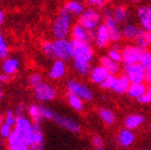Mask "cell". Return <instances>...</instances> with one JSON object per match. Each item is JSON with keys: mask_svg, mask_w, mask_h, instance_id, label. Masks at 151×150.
<instances>
[{"mask_svg": "<svg viewBox=\"0 0 151 150\" xmlns=\"http://www.w3.org/2000/svg\"><path fill=\"white\" fill-rule=\"evenodd\" d=\"M42 107V112H43V117L44 119H48V120H52L56 124H58L59 127L63 128L65 130L70 131V132H78L81 127H79L78 122L74 120V119L70 118V117H67V116H63L61 114L54 112L52 110H50V107L44 106V105H41Z\"/></svg>", "mask_w": 151, "mask_h": 150, "instance_id": "cell-1", "label": "cell"}, {"mask_svg": "<svg viewBox=\"0 0 151 150\" xmlns=\"http://www.w3.org/2000/svg\"><path fill=\"white\" fill-rule=\"evenodd\" d=\"M71 15L65 10H61L60 14L52 25V32L57 39H64L70 31Z\"/></svg>", "mask_w": 151, "mask_h": 150, "instance_id": "cell-2", "label": "cell"}, {"mask_svg": "<svg viewBox=\"0 0 151 150\" xmlns=\"http://www.w3.org/2000/svg\"><path fill=\"white\" fill-rule=\"evenodd\" d=\"M72 44V57L75 61H84L90 63L93 58V50L89 43L78 42V41H71Z\"/></svg>", "mask_w": 151, "mask_h": 150, "instance_id": "cell-3", "label": "cell"}, {"mask_svg": "<svg viewBox=\"0 0 151 150\" xmlns=\"http://www.w3.org/2000/svg\"><path fill=\"white\" fill-rule=\"evenodd\" d=\"M14 130L19 132L23 137L25 138L26 144L31 146L32 141H33V135H35V128H33V122L30 120L29 118H27L25 116H20L17 117L16 120V124L14 127Z\"/></svg>", "mask_w": 151, "mask_h": 150, "instance_id": "cell-4", "label": "cell"}, {"mask_svg": "<svg viewBox=\"0 0 151 150\" xmlns=\"http://www.w3.org/2000/svg\"><path fill=\"white\" fill-rule=\"evenodd\" d=\"M101 22V16L96 10L87 9L85 10L79 16V25L84 27L87 31H92L94 29H98Z\"/></svg>", "mask_w": 151, "mask_h": 150, "instance_id": "cell-5", "label": "cell"}, {"mask_svg": "<svg viewBox=\"0 0 151 150\" xmlns=\"http://www.w3.org/2000/svg\"><path fill=\"white\" fill-rule=\"evenodd\" d=\"M56 89L52 85L42 83L38 87L33 88V95L40 102H50L56 98Z\"/></svg>", "mask_w": 151, "mask_h": 150, "instance_id": "cell-6", "label": "cell"}, {"mask_svg": "<svg viewBox=\"0 0 151 150\" xmlns=\"http://www.w3.org/2000/svg\"><path fill=\"white\" fill-rule=\"evenodd\" d=\"M68 91L73 94L77 95L78 98L85 101H90L93 99V93L87 86L81 84L78 81H69L67 84Z\"/></svg>", "mask_w": 151, "mask_h": 150, "instance_id": "cell-7", "label": "cell"}, {"mask_svg": "<svg viewBox=\"0 0 151 150\" xmlns=\"http://www.w3.org/2000/svg\"><path fill=\"white\" fill-rule=\"evenodd\" d=\"M105 15V22L104 25L109 31L111 35V39L114 42H118L122 37V32L120 31L119 27H118V23L117 20L114 18V12L111 10L107 9L104 13Z\"/></svg>", "mask_w": 151, "mask_h": 150, "instance_id": "cell-8", "label": "cell"}, {"mask_svg": "<svg viewBox=\"0 0 151 150\" xmlns=\"http://www.w3.org/2000/svg\"><path fill=\"white\" fill-rule=\"evenodd\" d=\"M55 47V57L59 58V60H67L72 57V44L65 39H57L54 42Z\"/></svg>", "mask_w": 151, "mask_h": 150, "instance_id": "cell-9", "label": "cell"}, {"mask_svg": "<svg viewBox=\"0 0 151 150\" xmlns=\"http://www.w3.org/2000/svg\"><path fill=\"white\" fill-rule=\"evenodd\" d=\"M142 54V48H139L138 46H134V45H129V46H125L122 50V60L125 63V66L136 64L139 62Z\"/></svg>", "mask_w": 151, "mask_h": 150, "instance_id": "cell-10", "label": "cell"}, {"mask_svg": "<svg viewBox=\"0 0 151 150\" xmlns=\"http://www.w3.org/2000/svg\"><path fill=\"white\" fill-rule=\"evenodd\" d=\"M125 73L131 84H138V83H142V81L145 79L146 70L139 63H136L125 66Z\"/></svg>", "mask_w": 151, "mask_h": 150, "instance_id": "cell-11", "label": "cell"}, {"mask_svg": "<svg viewBox=\"0 0 151 150\" xmlns=\"http://www.w3.org/2000/svg\"><path fill=\"white\" fill-rule=\"evenodd\" d=\"M6 148L9 150H25L30 149L29 146L26 144L25 138L19 132L16 130H13L11 135L6 139Z\"/></svg>", "mask_w": 151, "mask_h": 150, "instance_id": "cell-12", "label": "cell"}, {"mask_svg": "<svg viewBox=\"0 0 151 150\" xmlns=\"http://www.w3.org/2000/svg\"><path fill=\"white\" fill-rule=\"evenodd\" d=\"M94 40H96V44L99 47H106L108 45V43H109V41L111 40L109 31H108V29L106 28L104 24L100 25L96 30Z\"/></svg>", "mask_w": 151, "mask_h": 150, "instance_id": "cell-13", "label": "cell"}, {"mask_svg": "<svg viewBox=\"0 0 151 150\" xmlns=\"http://www.w3.org/2000/svg\"><path fill=\"white\" fill-rule=\"evenodd\" d=\"M137 16L142 29L151 31V6H144L138 9Z\"/></svg>", "mask_w": 151, "mask_h": 150, "instance_id": "cell-14", "label": "cell"}, {"mask_svg": "<svg viewBox=\"0 0 151 150\" xmlns=\"http://www.w3.org/2000/svg\"><path fill=\"white\" fill-rule=\"evenodd\" d=\"M136 46H138L139 48L145 49L151 44V35L150 32L145 30V29H138L136 35L134 38Z\"/></svg>", "mask_w": 151, "mask_h": 150, "instance_id": "cell-15", "label": "cell"}, {"mask_svg": "<svg viewBox=\"0 0 151 150\" xmlns=\"http://www.w3.org/2000/svg\"><path fill=\"white\" fill-rule=\"evenodd\" d=\"M109 75V73L106 71V70L103 68L102 66H94L90 72V78L91 81L96 84L101 85L103 81L107 78V76Z\"/></svg>", "mask_w": 151, "mask_h": 150, "instance_id": "cell-16", "label": "cell"}, {"mask_svg": "<svg viewBox=\"0 0 151 150\" xmlns=\"http://www.w3.org/2000/svg\"><path fill=\"white\" fill-rule=\"evenodd\" d=\"M72 37L74 41H78V42H84V43H89V33L84 27L77 24L73 27L72 29Z\"/></svg>", "mask_w": 151, "mask_h": 150, "instance_id": "cell-17", "label": "cell"}, {"mask_svg": "<svg viewBox=\"0 0 151 150\" xmlns=\"http://www.w3.org/2000/svg\"><path fill=\"white\" fill-rule=\"evenodd\" d=\"M28 115H29V118L33 123H39L44 120L43 117V112H42V107L41 105H38V104H31L28 107Z\"/></svg>", "mask_w": 151, "mask_h": 150, "instance_id": "cell-18", "label": "cell"}, {"mask_svg": "<svg viewBox=\"0 0 151 150\" xmlns=\"http://www.w3.org/2000/svg\"><path fill=\"white\" fill-rule=\"evenodd\" d=\"M50 77L52 79H59L65 74V64L62 60H56L50 70Z\"/></svg>", "mask_w": 151, "mask_h": 150, "instance_id": "cell-19", "label": "cell"}, {"mask_svg": "<svg viewBox=\"0 0 151 150\" xmlns=\"http://www.w3.org/2000/svg\"><path fill=\"white\" fill-rule=\"evenodd\" d=\"M131 86V81H129L127 75H121L119 77H117L116 84L114 87V91L117 93H124L128 92L129 88Z\"/></svg>", "mask_w": 151, "mask_h": 150, "instance_id": "cell-20", "label": "cell"}, {"mask_svg": "<svg viewBox=\"0 0 151 150\" xmlns=\"http://www.w3.org/2000/svg\"><path fill=\"white\" fill-rule=\"evenodd\" d=\"M101 66L107 71L109 74L115 75L119 72V64L115 62L114 60H111V58L108 57H102L101 58Z\"/></svg>", "mask_w": 151, "mask_h": 150, "instance_id": "cell-21", "label": "cell"}, {"mask_svg": "<svg viewBox=\"0 0 151 150\" xmlns=\"http://www.w3.org/2000/svg\"><path fill=\"white\" fill-rule=\"evenodd\" d=\"M18 66H19V62L16 58H9V59H6L4 62H3L2 70L4 74L6 75H12L14 74L18 69Z\"/></svg>", "mask_w": 151, "mask_h": 150, "instance_id": "cell-22", "label": "cell"}, {"mask_svg": "<svg viewBox=\"0 0 151 150\" xmlns=\"http://www.w3.org/2000/svg\"><path fill=\"white\" fill-rule=\"evenodd\" d=\"M146 91H147V87L142 83H138V84H131L128 90V93L132 98L139 99L142 95L145 94Z\"/></svg>", "mask_w": 151, "mask_h": 150, "instance_id": "cell-23", "label": "cell"}, {"mask_svg": "<svg viewBox=\"0 0 151 150\" xmlns=\"http://www.w3.org/2000/svg\"><path fill=\"white\" fill-rule=\"evenodd\" d=\"M67 100H68V103L70 104V106L72 107L73 110H77V112L83 110V108H84V103H83V100H81V98H78L77 95L73 94V93L68 91Z\"/></svg>", "mask_w": 151, "mask_h": 150, "instance_id": "cell-24", "label": "cell"}, {"mask_svg": "<svg viewBox=\"0 0 151 150\" xmlns=\"http://www.w3.org/2000/svg\"><path fill=\"white\" fill-rule=\"evenodd\" d=\"M63 10L68 12V13H72V14H81L84 12V6L81 2L78 1H68L63 6Z\"/></svg>", "mask_w": 151, "mask_h": 150, "instance_id": "cell-25", "label": "cell"}, {"mask_svg": "<svg viewBox=\"0 0 151 150\" xmlns=\"http://www.w3.org/2000/svg\"><path fill=\"white\" fill-rule=\"evenodd\" d=\"M142 121H144L142 116L130 115L125 118L124 124H125V127H127V129H129V130H133V129H136L138 125H140V124L142 123Z\"/></svg>", "mask_w": 151, "mask_h": 150, "instance_id": "cell-26", "label": "cell"}, {"mask_svg": "<svg viewBox=\"0 0 151 150\" xmlns=\"http://www.w3.org/2000/svg\"><path fill=\"white\" fill-rule=\"evenodd\" d=\"M119 141L123 146H130L134 141V134L131 130L124 129L119 134Z\"/></svg>", "mask_w": 151, "mask_h": 150, "instance_id": "cell-27", "label": "cell"}, {"mask_svg": "<svg viewBox=\"0 0 151 150\" xmlns=\"http://www.w3.org/2000/svg\"><path fill=\"white\" fill-rule=\"evenodd\" d=\"M128 17V9L124 6H117L114 11V18L117 20V23H122Z\"/></svg>", "mask_w": 151, "mask_h": 150, "instance_id": "cell-28", "label": "cell"}, {"mask_svg": "<svg viewBox=\"0 0 151 150\" xmlns=\"http://www.w3.org/2000/svg\"><path fill=\"white\" fill-rule=\"evenodd\" d=\"M137 31H138V28L134 26V25H131V24H128V25H125L122 29V37L125 38V39H128V40H132L135 38L136 35Z\"/></svg>", "mask_w": 151, "mask_h": 150, "instance_id": "cell-29", "label": "cell"}, {"mask_svg": "<svg viewBox=\"0 0 151 150\" xmlns=\"http://www.w3.org/2000/svg\"><path fill=\"white\" fill-rule=\"evenodd\" d=\"M99 115H100V117H101L102 120H103L106 124H113L114 121H115V119H116V117H115V115H114V112L109 110H106V108H102V110H100Z\"/></svg>", "mask_w": 151, "mask_h": 150, "instance_id": "cell-30", "label": "cell"}, {"mask_svg": "<svg viewBox=\"0 0 151 150\" xmlns=\"http://www.w3.org/2000/svg\"><path fill=\"white\" fill-rule=\"evenodd\" d=\"M138 63L147 71V70L151 69V52L149 50H142V57Z\"/></svg>", "mask_w": 151, "mask_h": 150, "instance_id": "cell-31", "label": "cell"}, {"mask_svg": "<svg viewBox=\"0 0 151 150\" xmlns=\"http://www.w3.org/2000/svg\"><path fill=\"white\" fill-rule=\"evenodd\" d=\"M74 68L77 72L81 74H87L90 71V63L84 62V61H75L74 60Z\"/></svg>", "mask_w": 151, "mask_h": 150, "instance_id": "cell-32", "label": "cell"}, {"mask_svg": "<svg viewBox=\"0 0 151 150\" xmlns=\"http://www.w3.org/2000/svg\"><path fill=\"white\" fill-rule=\"evenodd\" d=\"M16 120H17V116L15 115V112L6 110V114H4V122L14 128L15 124H16Z\"/></svg>", "mask_w": 151, "mask_h": 150, "instance_id": "cell-33", "label": "cell"}, {"mask_svg": "<svg viewBox=\"0 0 151 150\" xmlns=\"http://www.w3.org/2000/svg\"><path fill=\"white\" fill-rule=\"evenodd\" d=\"M13 130H14V128L4 122L2 125H0V137L3 139H8V137L13 132Z\"/></svg>", "mask_w": 151, "mask_h": 150, "instance_id": "cell-34", "label": "cell"}, {"mask_svg": "<svg viewBox=\"0 0 151 150\" xmlns=\"http://www.w3.org/2000/svg\"><path fill=\"white\" fill-rule=\"evenodd\" d=\"M42 50L47 57H55V47L52 42H44L42 44Z\"/></svg>", "mask_w": 151, "mask_h": 150, "instance_id": "cell-35", "label": "cell"}, {"mask_svg": "<svg viewBox=\"0 0 151 150\" xmlns=\"http://www.w3.org/2000/svg\"><path fill=\"white\" fill-rule=\"evenodd\" d=\"M108 57L111 58V60H114L115 62H120L122 61V53H120L118 46H114V48H111L108 52Z\"/></svg>", "mask_w": 151, "mask_h": 150, "instance_id": "cell-36", "label": "cell"}, {"mask_svg": "<svg viewBox=\"0 0 151 150\" xmlns=\"http://www.w3.org/2000/svg\"><path fill=\"white\" fill-rule=\"evenodd\" d=\"M116 81H117L116 76H115V75L109 74L107 76V78H106V79H105V81L101 84V86L103 87V88H106V89H114L115 84H116Z\"/></svg>", "mask_w": 151, "mask_h": 150, "instance_id": "cell-37", "label": "cell"}, {"mask_svg": "<svg viewBox=\"0 0 151 150\" xmlns=\"http://www.w3.org/2000/svg\"><path fill=\"white\" fill-rule=\"evenodd\" d=\"M28 83L31 87L35 88L38 87L39 85H41L43 81H42V76H41L39 73H33L29 76V79H28Z\"/></svg>", "mask_w": 151, "mask_h": 150, "instance_id": "cell-38", "label": "cell"}, {"mask_svg": "<svg viewBox=\"0 0 151 150\" xmlns=\"http://www.w3.org/2000/svg\"><path fill=\"white\" fill-rule=\"evenodd\" d=\"M6 56H8V47H6V44L4 42V39L0 33V58L6 59Z\"/></svg>", "mask_w": 151, "mask_h": 150, "instance_id": "cell-39", "label": "cell"}, {"mask_svg": "<svg viewBox=\"0 0 151 150\" xmlns=\"http://www.w3.org/2000/svg\"><path fill=\"white\" fill-rule=\"evenodd\" d=\"M138 101L142 102V103H149V102H151V87H149V89H147L145 94L142 95L138 99Z\"/></svg>", "mask_w": 151, "mask_h": 150, "instance_id": "cell-40", "label": "cell"}, {"mask_svg": "<svg viewBox=\"0 0 151 150\" xmlns=\"http://www.w3.org/2000/svg\"><path fill=\"white\" fill-rule=\"evenodd\" d=\"M92 144L94 145L96 148H102V146H103V141H102V138L99 135H96V136H93Z\"/></svg>", "mask_w": 151, "mask_h": 150, "instance_id": "cell-41", "label": "cell"}, {"mask_svg": "<svg viewBox=\"0 0 151 150\" xmlns=\"http://www.w3.org/2000/svg\"><path fill=\"white\" fill-rule=\"evenodd\" d=\"M24 112H25V106L24 105H18L16 107V110H15V115L17 117H20V116H24Z\"/></svg>", "mask_w": 151, "mask_h": 150, "instance_id": "cell-42", "label": "cell"}, {"mask_svg": "<svg viewBox=\"0 0 151 150\" xmlns=\"http://www.w3.org/2000/svg\"><path fill=\"white\" fill-rule=\"evenodd\" d=\"M145 81L149 84H151V69L147 70L145 74Z\"/></svg>", "mask_w": 151, "mask_h": 150, "instance_id": "cell-43", "label": "cell"}, {"mask_svg": "<svg viewBox=\"0 0 151 150\" xmlns=\"http://www.w3.org/2000/svg\"><path fill=\"white\" fill-rule=\"evenodd\" d=\"M10 79V76L6 74H0V83H6V81H8Z\"/></svg>", "mask_w": 151, "mask_h": 150, "instance_id": "cell-44", "label": "cell"}, {"mask_svg": "<svg viewBox=\"0 0 151 150\" xmlns=\"http://www.w3.org/2000/svg\"><path fill=\"white\" fill-rule=\"evenodd\" d=\"M3 123H4V115L0 114V125H2Z\"/></svg>", "mask_w": 151, "mask_h": 150, "instance_id": "cell-45", "label": "cell"}, {"mask_svg": "<svg viewBox=\"0 0 151 150\" xmlns=\"http://www.w3.org/2000/svg\"><path fill=\"white\" fill-rule=\"evenodd\" d=\"M2 22H3V13H2V11L0 10V25L2 24Z\"/></svg>", "mask_w": 151, "mask_h": 150, "instance_id": "cell-46", "label": "cell"}, {"mask_svg": "<svg viewBox=\"0 0 151 150\" xmlns=\"http://www.w3.org/2000/svg\"><path fill=\"white\" fill-rule=\"evenodd\" d=\"M2 98V89H1V83H0V99Z\"/></svg>", "mask_w": 151, "mask_h": 150, "instance_id": "cell-47", "label": "cell"}, {"mask_svg": "<svg viewBox=\"0 0 151 150\" xmlns=\"http://www.w3.org/2000/svg\"><path fill=\"white\" fill-rule=\"evenodd\" d=\"M37 150H44V147H43V146H40V147H39Z\"/></svg>", "mask_w": 151, "mask_h": 150, "instance_id": "cell-48", "label": "cell"}, {"mask_svg": "<svg viewBox=\"0 0 151 150\" xmlns=\"http://www.w3.org/2000/svg\"><path fill=\"white\" fill-rule=\"evenodd\" d=\"M96 150H103V149H102V148H96Z\"/></svg>", "mask_w": 151, "mask_h": 150, "instance_id": "cell-49", "label": "cell"}, {"mask_svg": "<svg viewBox=\"0 0 151 150\" xmlns=\"http://www.w3.org/2000/svg\"><path fill=\"white\" fill-rule=\"evenodd\" d=\"M133 1H138V0H133Z\"/></svg>", "mask_w": 151, "mask_h": 150, "instance_id": "cell-50", "label": "cell"}, {"mask_svg": "<svg viewBox=\"0 0 151 150\" xmlns=\"http://www.w3.org/2000/svg\"><path fill=\"white\" fill-rule=\"evenodd\" d=\"M150 35H151V31H150Z\"/></svg>", "mask_w": 151, "mask_h": 150, "instance_id": "cell-51", "label": "cell"}]
</instances>
